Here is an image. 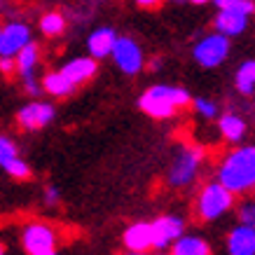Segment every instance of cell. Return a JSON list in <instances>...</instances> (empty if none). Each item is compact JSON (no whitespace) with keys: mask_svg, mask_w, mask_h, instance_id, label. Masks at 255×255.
I'll return each mask as SVG.
<instances>
[{"mask_svg":"<svg viewBox=\"0 0 255 255\" xmlns=\"http://www.w3.org/2000/svg\"><path fill=\"white\" fill-rule=\"evenodd\" d=\"M45 201L47 204H56V201H59V192H56L54 187H49V190L45 192Z\"/></svg>","mask_w":255,"mask_h":255,"instance_id":"27","label":"cell"},{"mask_svg":"<svg viewBox=\"0 0 255 255\" xmlns=\"http://www.w3.org/2000/svg\"><path fill=\"white\" fill-rule=\"evenodd\" d=\"M187 103H190V94L185 89H180V87H166V85L150 87L138 99L140 108L145 110L150 117H157V120L171 117L176 113V108L187 106Z\"/></svg>","mask_w":255,"mask_h":255,"instance_id":"2","label":"cell"},{"mask_svg":"<svg viewBox=\"0 0 255 255\" xmlns=\"http://www.w3.org/2000/svg\"><path fill=\"white\" fill-rule=\"evenodd\" d=\"M173 255H211V248L199 237H183L173 244Z\"/></svg>","mask_w":255,"mask_h":255,"instance_id":"17","label":"cell"},{"mask_svg":"<svg viewBox=\"0 0 255 255\" xmlns=\"http://www.w3.org/2000/svg\"><path fill=\"white\" fill-rule=\"evenodd\" d=\"M232 206V190L223 183H211L199 194V216L204 220H216Z\"/></svg>","mask_w":255,"mask_h":255,"instance_id":"4","label":"cell"},{"mask_svg":"<svg viewBox=\"0 0 255 255\" xmlns=\"http://www.w3.org/2000/svg\"><path fill=\"white\" fill-rule=\"evenodd\" d=\"M199 159H201L199 150H183V152L176 157L173 166H171V173H169L171 185H187L194 178V173H197Z\"/></svg>","mask_w":255,"mask_h":255,"instance_id":"7","label":"cell"},{"mask_svg":"<svg viewBox=\"0 0 255 255\" xmlns=\"http://www.w3.org/2000/svg\"><path fill=\"white\" fill-rule=\"evenodd\" d=\"M16 157V150H14V143L7 138H0V164H7L9 159Z\"/></svg>","mask_w":255,"mask_h":255,"instance_id":"24","label":"cell"},{"mask_svg":"<svg viewBox=\"0 0 255 255\" xmlns=\"http://www.w3.org/2000/svg\"><path fill=\"white\" fill-rule=\"evenodd\" d=\"M152 227H155V248L169 246L171 241L178 239L180 232H183V223H180L178 218H171V216L159 218L157 223H152Z\"/></svg>","mask_w":255,"mask_h":255,"instance_id":"15","label":"cell"},{"mask_svg":"<svg viewBox=\"0 0 255 255\" xmlns=\"http://www.w3.org/2000/svg\"><path fill=\"white\" fill-rule=\"evenodd\" d=\"M54 232L45 227V225L33 223L23 230V248L31 255H40V253H49L54 248Z\"/></svg>","mask_w":255,"mask_h":255,"instance_id":"8","label":"cell"},{"mask_svg":"<svg viewBox=\"0 0 255 255\" xmlns=\"http://www.w3.org/2000/svg\"><path fill=\"white\" fill-rule=\"evenodd\" d=\"M227 251L230 255H255V227L241 225L232 230L227 239Z\"/></svg>","mask_w":255,"mask_h":255,"instance_id":"10","label":"cell"},{"mask_svg":"<svg viewBox=\"0 0 255 255\" xmlns=\"http://www.w3.org/2000/svg\"><path fill=\"white\" fill-rule=\"evenodd\" d=\"M133 255H140V253H133Z\"/></svg>","mask_w":255,"mask_h":255,"instance_id":"32","label":"cell"},{"mask_svg":"<svg viewBox=\"0 0 255 255\" xmlns=\"http://www.w3.org/2000/svg\"><path fill=\"white\" fill-rule=\"evenodd\" d=\"M190 2H194V5H204V2H209V0H190Z\"/></svg>","mask_w":255,"mask_h":255,"instance_id":"30","label":"cell"},{"mask_svg":"<svg viewBox=\"0 0 255 255\" xmlns=\"http://www.w3.org/2000/svg\"><path fill=\"white\" fill-rule=\"evenodd\" d=\"M63 28H66V19L63 14L59 12H47L42 19H40V31L49 35V38H54V35H61Z\"/></svg>","mask_w":255,"mask_h":255,"instance_id":"21","label":"cell"},{"mask_svg":"<svg viewBox=\"0 0 255 255\" xmlns=\"http://www.w3.org/2000/svg\"><path fill=\"white\" fill-rule=\"evenodd\" d=\"M40 255H54V253H52V251H49V253H40Z\"/></svg>","mask_w":255,"mask_h":255,"instance_id":"31","label":"cell"},{"mask_svg":"<svg viewBox=\"0 0 255 255\" xmlns=\"http://www.w3.org/2000/svg\"><path fill=\"white\" fill-rule=\"evenodd\" d=\"M225 2H227V0H213V5H216V7H218V9H220V7H223V5H225Z\"/></svg>","mask_w":255,"mask_h":255,"instance_id":"29","label":"cell"},{"mask_svg":"<svg viewBox=\"0 0 255 255\" xmlns=\"http://www.w3.org/2000/svg\"><path fill=\"white\" fill-rule=\"evenodd\" d=\"M246 21H248V14L244 12H237V9H218V16H216V31L225 33L227 38L230 35H239L244 33L246 28Z\"/></svg>","mask_w":255,"mask_h":255,"instance_id":"13","label":"cell"},{"mask_svg":"<svg viewBox=\"0 0 255 255\" xmlns=\"http://www.w3.org/2000/svg\"><path fill=\"white\" fill-rule=\"evenodd\" d=\"M2 169L7 171L12 178H28V176H31L28 166H26L21 159H16V157H14V159H9L7 164H2Z\"/></svg>","mask_w":255,"mask_h":255,"instance_id":"22","label":"cell"},{"mask_svg":"<svg viewBox=\"0 0 255 255\" xmlns=\"http://www.w3.org/2000/svg\"><path fill=\"white\" fill-rule=\"evenodd\" d=\"M223 7H227V9H237V12H244V14H253L255 12V0H227ZM220 7V9H223Z\"/></svg>","mask_w":255,"mask_h":255,"instance_id":"23","label":"cell"},{"mask_svg":"<svg viewBox=\"0 0 255 255\" xmlns=\"http://www.w3.org/2000/svg\"><path fill=\"white\" fill-rule=\"evenodd\" d=\"M237 89L241 94L255 92V61H246L237 70Z\"/></svg>","mask_w":255,"mask_h":255,"instance_id":"20","label":"cell"},{"mask_svg":"<svg viewBox=\"0 0 255 255\" xmlns=\"http://www.w3.org/2000/svg\"><path fill=\"white\" fill-rule=\"evenodd\" d=\"M159 2H162V0H136V5H140V7H147V9L159 7Z\"/></svg>","mask_w":255,"mask_h":255,"instance_id":"28","label":"cell"},{"mask_svg":"<svg viewBox=\"0 0 255 255\" xmlns=\"http://www.w3.org/2000/svg\"><path fill=\"white\" fill-rule=\"evenodd\" d=\"M194 108L199 110L204 117H216V103H211V101H204V99H197L194 101Z\"/></svg>","mask_w":255,"mask_h":255,"instance_id":"26","label":"cell"},{"mask_svg":"<svg viewBox=\"0 0 255 255\" xmlns=\"http://www.w3.org/2000/svg\"><path fill=\"white\" fill-rule=\"evenodd\" d=\"M113 59H115L117 68L129 73V75H133V73H138L143 68V52L131 38H117Z\"/></svg>","mask_w":255,"mask_h":255,"instance_id":"6","label":"cell"},{"mask_svg":"<svg viewBox=\"0 0 255 255\" xmlns=\"http://www.w3.org/2000/svg\"><path fill=\"white\" fill-rule=\"evenodd\" d=\"M220 131H223V136L227 140H239L244 136V131H246V124L237 115H225L220 120Z\"/></svg>","mask_w":255,"mask_h":255,"instance_id":"19","label":"cell"},{"mask_svg":"<svg viewBox=\"0 0 255 255\" xmlns=\"http://www.w3.org/2000/svg\"><path fill=\"white\" fill-rule=\"evenodd\" d=\"M42 87H45L49 94H54V96H66V94L73 92V82H70L66 75H63L61 70L59 73H49L45 78V82H42Z\"/></svg>","mask_w":255,"mask_h":255,"instance_id":"18","label":"cell"},{"mask_svg":"<svg viewBox=\"0 0 255 255\" xmlns=\"http://www.w3.org/2000/svg\"><path fill=\"white\" fill-rule=\"evenodd\" d=\"M28 42H31V31L26 23H5L0 31V56H16Z\"/></svg>","mask_w":255,"mask_h":255,"instance_id":"5","label":"cell"},{"mask_svg":"<svg viewBox=\"0 0 255 255\" xmlns=\"http://www.w3.org/2000/svg\"><path fill=\"white\" fill-rule=\"evenodd\" d=\"M35 66H38V47L33 45V42H28L16 54V70L21 73L23 80H31L33 73H35Z\"/></svg>","mask_w":255,"mask_h":255,"instance_id":"16","label":"cell"},{"mask_svg":"<svg viewBox=\"0 0 255 255\" xmlns=\"http://www.w3.org/2000/svg\"><path fill=\"white\" fill-rule=\"evenodd\" d=\"M115 42H117V35L113 28H96V31L87 38V49H89V54L94 59H103V56L113 54V49H115Z\"/></svg>","mask_w":255,"mask_h":255,"instance_id":"11","label":"cell"},{"mask_svg":"<svg viewBox=\"0 0 255 255\" xmlns=\"http://www.w3.org/2000/svg\"><path fill=\"white\" fill-rule=\"evenodd\" d=\"M227 54H230V38L220 31L201 38L194 45V61L199 63V66H204V68L220 66L227 59Z\"/></svg>","mask_w":255,"mask_h":255,"instance_id":"3","label":"cell"},{"mask_svg":"<svg viewBox=\"0 0 255 255\" xmlns=\"http://www.w3.org/2000/svg\"><path fill=\"white\" fill-rule=\"evenodd\" d=\"M241 223L248 225V227H255V201H248L246 206L239 211Z\"/></svg>","mask_w":255,"mask_h":255,"instance_id":"25","label":"cell"},{"mask_svg":"<svg viewBox=\"0 0 255 255\" xmlns=\"http://www.w3.org/2000/svg\"><path fill=\"white\" fill-rule=\"evenodd\" d=\"M218 178L232 192H246L255 187V147H241L232 152L223 162Z\"/></svg>","mask_w":255,"mask_h":255,"instance_id":"1","label":"cell"},{"mask_svg":"<svg viewBox=\"0 0 255 255\" xmlns=\"http://www.w3.org/2000/svg\"><path fill=\"white\" fill-rule=\"evenodd\" d=\"M124 244L127 248H131L133 253H143L145 248L155 246V227L152 223H136L124 232Z\"/></svg>","mask_w":255,"mask_h":255,"instance_id":"9","label":"cell"},{"mask_svg":"<svg viewBox=\"0 0 255 255\" xmlns=\"http://www.w3.org/2000/svg\"><path fill=\"white\" fill-rule=\"evenodd\" d=\"M176 2H180V0H176Z\"/></svg>","mask_w":255,"mask_h":255,"instance_id":"33","label":"cell"},{"mask_svg":"<svg viewBox=\"0 0 255 255\" xmlns=\"http://www.w3.org/2000/svg\"><path fill=\"white\" fill-rule=\"evenodd\" d=\"M61 73L73 85H80V82H87L96 73V61H94V56H80V59H73V61L66 63Z\"/></svg>","mask_w":255,"mask_h":255,"instance_id":"14","label":"cell"},{"mask_svg":"<svg viewBox=\"0 0 255 255\" xmlns=\"http://www.w3.org/2000/svg\"><path fill=\"white\" fill-rule=\"evenodd\" d=\"M54 117V108L47 103H31L19 110V124L26 129H40Z\"/></svg>","mask_w":255,"mask_h":255,"instance_id":"12","label":"cell"}]
</instances>
